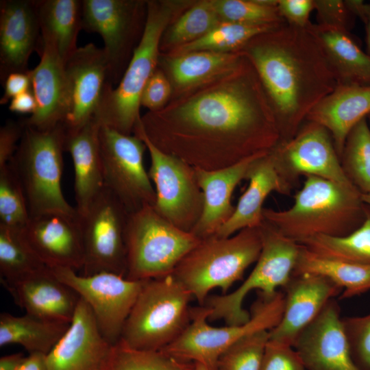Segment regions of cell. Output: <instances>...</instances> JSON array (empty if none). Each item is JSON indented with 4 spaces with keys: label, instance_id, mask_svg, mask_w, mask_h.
Masks as SVG:
<instances>
[{
    "label": "cell",
    "instance_id": "6da1fadb",
    "mask_svg": "<svg viewBox=\"0 0 370 370\" xmlns=\"http://www.w3.org/2000/svg\"><path fill=\"white\" fill-rule=\"evenodd\" d=\"M139 125L157 148L205 171L267 153L280 142L271 105L244 53L234 70L171 108L150 111Z\"/></svg>",
    "mask_w": 370,
    "mask_h": 370
},
{
    "label": "cell",
    "instance_id": "7a4b0ae2",
    "mask_svg": "<svg viewBox=\"0 0 370 370\" xmlns=\"http://www.w3.org/2000/svg\"><path fill=\"white\" fill-rule=\"evenodd\" d=\"M241 51L257 72L280 142L293 138L312 109L337 86L321 47L306 28L285 23L256 36Z\"/></svg>",
    "mask_w": 370,
    "mask_h": 370
},
{
    "label": "cell",
    "instance_id": "3957f363",
    "mask_svg": "<svg viewBox=\"0 0 370 370\" xmlns=\"http://www.w3.org/2000/svg\"><path fill=\"white\" fill-rule=\"evenodd\" d=\"M291 208L263 209V219L284 236L300 244L318 235L347 236L365 219L362 194L344 185L314 175L305 176Z\"/></svg>",
    "mask_w": 370,
    "mask_h": 370
},
{
    "label": "cell",
    "instance_id": "277c9868",
    "mask_svg": "<svg viewBox=\"0 0 370 370\" xmlns=\"http://www.w3.org/2000/svg\"><path fill=\"white\" fill-rule=\"evenodd\" d=\"M260 227L245 228L232 236L203 239L177 264L173 275L203 306L215 288L227 293L256 262L262 249Z\"/></svg>",
    "mask_w": 370,
    "mask_h": 370
},
{
    "label": "cell",
    "instance_id": "5b68a950",
    "mask_svg": "<svg viewBox=\"0 0 370 370\" xmlns=\"http://www.w3.org/2000/svg\"><path fill=\"white\" fill-rule=\"evenodd\" d=\"M64 140L62 124L47 130L25 125L9 164L23 187L30 217L49 213L79 214L65 199L61 187Z\"/></svg>",
    "mask_w": 370,
    "mask_h": 370
},
{
    "label": "cell",
    "instance_id": "8992f818",
    "mask_svg": "<svg viewBox=\"0 0 370 370\" xmlns=\"http://www.w3.org/2000/svg\"><path fill=\"white\" fill-rule=\"evenodd\" d=\"M193 297L173 275L145 280L119 341L136 349H162L189 325Z\"/></svg>",
    "mask_w": 370,
    "mask_h": 370
},
{
    "label": "cell",
    "instance_id": "52a82bcc",
    "mask_svg": "<svg viewBox=\"0 0 370 370\" xmlns=\"http://www.w3.org/2000/svg\"><path fill=\"white\" fill-rule=\"evenodd\" d=\"M147 12L140 42L116 88L108 83L95 116L102 125L131 135L140 119L143 90L156 71L158 49L173 14V7L164 3H147Z\"/></svg>",
    "mask_w": 370,
    "mask_h": 370
},
{
    "label": "cell",
    "instance_id": "ba28073f",
    "mask_svg": "<svg viewBox=\"0 0 370 370\" xmlns=\"http://www.w3.org/2000/svg\"><path fill=\"white\" fill-rule=\"evenodd\" d=\"M201 241L162 217L154 206L130 214L125 232V278L147 280L172 275L184 257Z\"/></svg>",
    "mask_w": 370,
    "mask_h": 370
},
{
    "label": "cell",
    "instance_id": "9c48e42d",
    "mask_svg": "<svg viewBox=\"0 0 370 370\" xmlns=\"http://www.w3.org/2000/svg\"><path fill=\"white\" fill-rule=\"evenodd\" d=\"M284 295L258 293L251 306L250 318L245 323L224 327L210 325V309L205 306L191 309L190 322L184 332L162 352L177 359L199 362L216 370L222 354L240 339L260 331H270L280 322L284 310Z\"/></svg>",
    "mask_w": 370,
    "mask_h": 370
},
{
    "label": "cell",
    "instance_id": "30bf717a",
    "mask_svg": "<svg viewBox=\"0 0 370 370\" xmlns=\"http://www.w3.org/2000/svg\"><path fill=\"white\" fill-rule=\"evenodd\" d=\"M260 230L262 245L255 267L235 291L207 299L206 306L210 309L208 320L223 319L227 325L245 323L249 321L250 313L243 308V303L251 291L258 290L263 295H271L290 280L301 245L264 221Z\"/></svg>",
    "mask_w": 370,
    "mask_h": 370
},
{
    "label": "cell",
    "instance_id": "8fae6325",
    "mask_svg": "<svg viewBox=\"0 0 370 370\" xmlns=\"http://www.w3.org/2000/svg\"><path fill=\"white\" fill-rule=\"evenodd\" d=\"M134 134L144 142L149 153L148 174L155 185V209L177 227L191 232L204 208V193L195 169L157 148L147 138L138 123Z\"/></svg>",
    "mask_w": 370,
    "mask_h": 370
},
{
    "label": "cell",
    "instance_id": "7c38bea8",
    "mask_svg": "<svg viewBox=\"0 0 370 370\" xmlns=\"http://www.w3.org/2000/svg\"><path fill=\"white\" fill-rule=\"evenodd\" d=\"M129 215L105 187L80 215L84 254L82 275L108 272L125 277V232Z\"/></svg>",
    "mask_w": 370,
    "mask_h": 370
},
{
    "label": "cell",
    "instance_id": "4fadbf2b",
    "mask_svg": "<svg viewBox=\"0 0 370 370\" xmlns=\"http://www.w3.org/2000/svg\"><path fill=\"white\" fill-rule=\"evenodd\" d=\"M99 143L104 187L130 213L155 206L156 194L143 164L147 149L136 135L123 134L101 125Z\"/></svg>",
    "mask_w": 370,
    "mask_h": 370
},
{
    "label": "cell",
    "instance_id": "5bb4252c",
    "mask_svg": "<svg viewBox=\"0 0 370 370\" xmlns=\"http://www.w3.org/2000/svg\"><path fill=\"white\" fill-rule=\"evenodd\" d=\"M51 270L87 302L103 337L116 344L145 280L108 272L84 275L69 268Z\"/></svg>",
    "mask_w": 370,
    "mask_h": 370
},
{
    "label": "cell",
    "instance_id": "9a60e30c",
    "mask_svg": "<svg viewBox=\"0 0 370 370\" xmlns=\"http://www.w3.org/2000/svg\"><path fill=\"white\" fill-rule=\"evenodd\" d=\"M269 153L279 176L292 188L302 175L352 185L342 169L330 133L318 123L306 121L293 138L279 142Z\"/></svg>",
    "mask_w": 370,
    "mask_h": 370
},
{
    "label": "cell",
    "instance_id": "2e32d148",
    "mask_svg": "<svg viewBox=\"0 0 370 370\" xmlns=\"http://www.w3.org/2000/svg\"><path fill=\"white\" fill-rule=\"evenodd\" d=\"M65 110L62 125L73 131L95 117L105 87L110 66L103 49L92 43L77 47L65 62Z\"/></svg>",
    "mask_w": 370,
    "mask_h": 370
},
{
    "label": "cell",
    "instance_id": "e0dca14e",
    "mask_svg": "<svg viewBox=\"0 0 370 370\" xmlns=\"http://www.w3.org/2000/svg\"><path fill=\"white\" fill-rule=\"evenodd\" d=\"M21 231L31 249L49 268L82 270L84 254L79 214L32 217Z\"/></svg>",
    "mask_w": 370,
    "mask_h": 370
},
{
    "label": "cell",
    "instance_id": "ac0fdd59",
    "mask_svg": "<svg viewBox=\"0 0 370 370\" xmlns=\"http://www.w3.org/2000/svg\"><path fill=\"white\" fill-rule=\"evenodd\" d=\"M112 345L80 297L69 328L46 356L48 370H104Z\"/></svg>",
    "mask_w": 370,
    "mask_h": 370
},
{
    "label": "cell",
    "instance_id": "d6986e66",
    "mask_svg": "<svg viewBox=\"0 0 370 370\" xmlns=\"http://www.w3.org/2000/svg\"><path fill=\"white\" fill-rule=\"evenodd\" d=\"M284 289L282 317L269 331V340L293 347L298 336L343 290L326 278L293 274Z\"/></svg>",
    "mask_w": 370,
    "mask_h": 370
},
{
    "label": "cell",
    "instance_id": "ffe728a7",
    "mask_svg": "<svg viewBox=\"0 0 370 370\" xmlns=\"http://www.w3.org/2000/svg\"><path fill=\"white\" fill-rule=\"evenodd\" d=\"M293 347L307 370H360L352 356L335 299L298 336Z\"/></svg>",
    "mask_w": 370,
    "mask_h": 370
},
{
    "label": "cell",
    "instance_id": "44dd1931",
    "mask_svg": "<svg viewBox=\"0 0 370 370\" xmlns=\"http://www.w3.org/2000/svg\"><path fill=\"white\" fill-rule=\"evenodd\" d=\"M1 79L26 73L40 32L38 1L7 0L0 3Z\"/></svg>",
    "mask_w": 370,
    "mask_h": 370
},
{
    "label": "cell",
    "instance_id": "7402d4cb",
    "mask_svg": "<svg viewBox=\"0 0 370 370\" xmlns=\"http://www.w3.org/2000/svg\"><path fill=\"white\" fill-rule=\"evenodd\" d=\"M40 62L29 70L31 90L36 102L35 112L24 122L25 126L47 130L62 124L65 110V62L56 46L40 35Z\"/></svg>",
    "mask_w": 370,
    "mask_h": 370
},
{
    "label": "cell",
    "instance_id": "603a6c76",
    "mask_svg": "<svg viewBox=\"0 0 370 370\" xmlns=\"http://www.w3.org/2000/svg\"><path fill=\"white\" fill-rule=\"evenodd\" d=\"M3 284L26 313L51 321L71 323L80 299L51 269Z\"/></svg>",
    "mask_w": 370,
    "mask_h": 370
},
{
    "label": "cell",
    "instance_id": "cb8c5ba5",
    "mask_svg": "<svg viewBox=\"0 0 370 370\" xmlns=\"http://www.w3.org/2000/svg\"><path fill=\"white\" fill-rule=\"evenodd\" d=\"M101 124L95 117L73 131H65L64 149L71 156L75 172L76 209L80 215L104 188L99 143Z\"/></svg>",
    "mask_w": 370,
    "mask_h": 370
},
{
    "label": "cell",
    "instance_id": "d4e9b609",
    "mask_svg": "<svg viewBox=\"0 0 370 370\" xmlns=\"http://www.w3.org/2000/svg\"><path fill=\"white\" fill-rule=\"evenodd\" d=\"M260 154L232 166L214 171L195 169L197 181L204 193L201 216L192 230L203 239L215 235L234 213L235 206L231 202L232 193L238 183L246 179L252 162Z\"/></svg>",
    "mask_w": 370,
    "mask_h": 370
},
{
    "label": "cell",
    "instance_id": "484cf974",
    "mask_svg": "<svg viewBox=\"0 0 370 370\" xmlns=\"http://www.w3.org/2000/svg\"><path fill=\"white\" fill-rule=\"evenodd\" d=\"M246 180L247 190L240 197L234 213L216 233L219 237L234 235L247 227H260L263 219V204L271 192L290 195L293 188L279 176L269 153L256 158L250 165Z\"/></svg>",
    "mask_w": 370,
    "mask_h": 370
},
{
    "label": "cell",
    "instance_id": "4316f807",
    "mask_svg": "<svg viewBox=\"0 0 370 370\" xmlns=\"http://www.w3.org/2000/svg\"><path fill=\"white\" fill-rule=\"evenodd\" d=\"M369 113L370 86L337 85L312 109L306 121L329 131L341 160L348 134Z\"/></svg>",
    "mask_w": 370,
    "mask_h": 370
},
{
    "label": "cell",
    "instance_id": "83f0119b",
    "mask_svg": "<svg viewBox=\"0 0 370 370\" xmlns=\"http://www.w3.org/2000/svg\"><path fill=\"white\" fill-rule=\"evenodd\" d=\"M136 8L135 3L122 0L82 1V28L102 38L110 66V83L125 49Z\"/></svg>",
    "mask_w": 370,
    "mask_h": 370
},
{
    "label": "cell",
    "instance_id": "f1b7e54d",
    "mask_svg": "<svg viewBox=\"0 0 370 370\" xmlns=\"http://www.w3.org/2000/svg\"><path fill=\"white\" fill-rule=\"evenodd\" d=\"M306 28L321 47L337 85L370 86V55L350 32L311 22Z\"/></svg>",
    "mask_w": 370,
    "mask_h": 370
},
{
    "label": "cell",
    "instance_id": "f546056e",
    "mask_svg": "<svg viewBox=\"0 0 370 370\" xmlns=\"http://www.w3.org/2000/svg\"><path fill=\"white\" fill-rule=\"evenodd\" d=\"M71 323L51 321L26 313L0 314V346L17 344L29 354H47L65 334Z\"/></svg>",
    "mask_w": 370,
    "mask_h": 370
},
{
    "label": "cell",
    "instance_id": "4dcf8cb0",
    "mask_svg": "<svg viewBox=\"0 0 370 370\" xmlns=\"http://www.w3.org/2000/svg\"><path fill=\"white\" fill-rule=\"evenodd\" d=\"M243 53L196 51L175 55L168 62L172 80L180 90L207 83L234 70Z\"/></svg>",
    "mask_w": 370,
    "mask_h": 370
},
{
    "label": "cell",
    "instance_id": "1f68e13d",
    "mask_svg": "<svg viewBox=\"0 0 370 370\" xmlns=\"http://www.w3.org/2000/svg\"><path fill=\"white\" fill-rule=\"evenodd\" d=\"M41 36L49 38L66 62L77 49V38L82 28V1H38Z\"/></svg>",
    "mask_w": 370,
    "mask_h": 370
},
{
    "label": "cell",
    "instance_id": "d6a6232c",
    "mask_svg": "<svg viewBox=\"0 0 370 370\" xmlns=\"http://www.w3.org/2000/svg\"><path fill=\"white\" fill-rule=\"evenodd\" d=\"M301 245L293 274L309 273L326 278L342 288L341 299L360 295L370 290V265L328 259Z\"/></svg>",
    "mask_w": 370,
    "mask_h": 370
},
{
    "label": "cell",
    "instance_id": "836d02e7",
    "mask_svg": "<svg viewBox=\"0 0 370 370\" xmlns=\"http://www.w3.org/2000/svg\"><path fill=\"white\" fill-rule=\"evenodd\" d=\"M365 216L362 224L347 236L318 235L300 245L328 259L370 265V206L366 204Z\"/></svg>",
    "mask_w": 370,
    "mask_h": 370
},
{
    "label": "cell",
    "instance_id": "e575fe53",
    "mask_svg": "<svg viewBox=\"0 0 370 370\" xmlns=\"http://www.w3.org/2000/svg\"><path fill=\"white\" fill-rule=\"evenodd\" d=\"M21 230L0 225V274L2 284L14 282L50 269L31 249Z\"/></svg>",
    "mask_w": 370,
    "mask_h": 370
},
{
    "label": "cell",
    "instance_id": "d590c367",
    "mask_svg": "<svg viewBox=\"0 0 370 370\" xmlns=\"http://www.w3.org/2000/svg\"><path fill=\"white\" fill-rule=\"evenodd\" d=\"M281 25H247L222 21L201 38L177 47L174 54L196 51L226 53L239 51L256 36Z\"/></svg>",
    "mask_w": 370,
    "mask_h": 370
},
{
    "label": "cell",
    "instance_id": "8d00e7d4",
    "mask_svg": "<svg viewBox=\"0 0 370 370\" xmlns=\"http://www.w3.org/2000/svg\"><path fill=\"white\" fill-rule=\"evenodd\" d=\"M342 169L362 194L370 193V127L367 118L348 134L341 157Z\"/></svg>",
    "mask_w": 370,
    "mask_h": 370
},
{
    "label": "cell",
    "instance_id": "74e56055",
    "mask_svg": "<svg viewBox=\"0 0 370 370\" xmlns=\"http://www.w3.org/2000/svg\"><path fill=\"white\" fill-rule=\"evenodd\" d=\"M194 362L183 361L161 350L133 349L119 341L113 345L104 370H193Z\"/></svg>",
    "mask_w": 370,
    "mask_h": 370
},
{
    "label": "cell",
    "instance_id": "f35d334b",
    "mask_svg": "<svg viewBox=\"0 0 370 370\" xmlns=\"http://www.w3.org/2000/svg\"><path fill=\"white\" fill-rule=\"evenodd\" d=\"M212 2L222 21L270 25L286 23L278 12V0H215Z\"/></svg>",
    "mask_w": 370,
    "mask_h": 370
},
{
    "label": "cell",
    "instance_id": "ab89813d",
    "mask_svg": "<svg viewBox=\"0 0 370 370\" xmlns=\"http://www.w3.org/2000/svg\"><path fill=\"white\" fill-rule=\"evenodd\" d=\"M222 21L212 1H204L186 11L170 28L168 44L179 47L205 36Z\"/></svg>",
    "mask_w": 370,
    "mask_h": 370
},
{
    "label": "cell",
    "instance_id": "60d3db41",
    "mask_svg": "<svg viewBox=\"0 0 370 370\" xmlns=\"http://www.w3.org/2000/svg\"><path fill=\"white\" fill-rule=\"evenodd\" d=\"M30 214L21 184L10 164L0 168V225L23 229Z\"/></svg>",
    "mask_w": 370,
    "mask_h": 370
},
{
    "label": "cell",
    "instance_id": "b9f144b4",
    "mask_svg": "<svg viewBox=\"0 0 370 370\" xmlns=\"http://www.w3.org/2000/svg\"><path fill=\"white\" fill-rule=\"evenodd\" d=\"M269 339L265 330L240 339L222 354L216 370H259Z\"/></svg>",
    "mask_w": 370,
    "mask_h": 370
},
{
    "label": "cell",
    "instance_id": "7bdbcfd3",
    "mask_svg": "<svg viewBox=\"0 0 370 370\" xmlns=\"http://www.w3.org/2000/svg\"><path fill=\"white\" fill-rule=\"evenodd\" d=\"M352 356L360 370H370V313L342 318Z\"/></svg>",
    "mask_w": 370,
    "mask_h": 370
},
{
    "label": "cell",
    "instance_id": "ee69618b",
    "mask_svg": "<svg viewBox=\"0 0 370 370\" xmlns=\"http://www.w3.org/2000/svg\"><path fill=\"white\" fill-rule=\"evenodd\" d=\"M259 370L307 369L293 346L269 339Z\"/></svg>",
    "mask_w": 370,
    "mask_h": 370
},
{
    "label": "cell",
    "instance_id": "f6af8a7d",
    "mask_svg": "<svg viewBox=\"0 0 370 370\" xmlns=\"http://www.w3.org/2000/svg\"><path fill=\"white\" fill-rule=\"evenodd\" d=\"M317 24L350 32L354 16L342 0H314Z\"/></svg>",
    "mask_w": 370,
    "mask_h": 370
},
{
    "label": "cell",
    "instance_id": "bcb514c9",
    "mask_svg": "<svg viewBox=\"0 0 370 370\" xmlns=\"http://www.w3.org/2000/svg\"><path fill=\"white\" fill-rule=\"evenodd\" d=\"M171 94V86L161 71H155L147 82L140 97V105L150 111L162 108Z\"/></svg>",
    "mask_w": 370,
    "mask_h": 370
},
{
    "label": "cell",
    "instance_id": "7dc6e473",
    "mask_svg": "<svg viewBox=\"0 0 370 370\" xmlns=\"http://www.w3.org/2000/svg\"><path fill=\"white\" fill-rule=\"evenodd\" d=\"M278 12L288 25L306 28L310 23L311 12L314 10V0H278Z\"/></svg>",
    "mask_w": 370,
    "mask_h": 370
},
{
    "label": "cell",
    "instance_id": "c3c4849f",
    "mask_svg": "<svg viewBox=\"0 0 370 370\" xmlns=\"http://www.w3.org/2000/svg\"><path fill=\"white\" fill-rule=\"evenodd\" d=\"M25 125L9 121L0 129V168L9 164L15 154Z\"/></svg>",
    "mask_w": 370,
    "mask_h": 370
},
{
    "label": "cell",
    "instance_id": "681fc988",
    "mask_svg": "<svg viewBox=\"0 0 370 370\" xmlns=\"http://www.w3.org/2000/svg\"><path fill=\"white\" fill-rule=\"evenodd\" d=\"M4 82V92L0 100L1 104H5L16 96L31 90L29 71L26 73H12Z\"/></svg>",
    "mask_w": 370,
    "mask_h": 370
},
{
    "label": "cell",
    "instance_id": "f907efd6",
    "mask_svg": "<svg viewBox=\"0 0 370 370\" xmlns=\"http://www.w3.org/2000/svg\"><path fill=\"white\" fill-rule=\"evenodd\" d=\"M8 108L14 112L29 113L32 115L36 108V102L32 91L29 90L12 98Z\"/></svg>",
    "mask_w": 370,
    "mask_h": 370
},
{
    "label": "cell",
    "instance_id": "816d5d0a",
    "mask_svg": "<svg viewBox=\"0 0 370 370\" xmlns=\"http://www.w3.org/2000/svg\"><path fill=\"white\" fill-rule=\"evenodd\" d=\"M46 356L42 353L29 354L16 370H48Z\"/></svg>",
    "mask_w": 370,
    "mask_h": 370
},
{
    "label": "cell",
    "instance_id": "f5cc1de1",
    "mask_svg": "<svg viewBox=\"0 0 370 370\" xmlns=\"http://www.w3.org/2000/svg\"><path fill=\"white\" fill-rule=\"evenodd\" d=\"M354 14L365 25L367 52L370 55V3L360 1L356 5Z\"/></svg>",
    "mask_w": 370,
    "mask_h": 370
},
{
    "label": "cell",
    "instance_id": "db71d44e",
    "mask_svg": "<svg viewBox=\"0 0 370 370\" xmlns=\"http://www.w3.org/2000/svg\"><path fill=\"white\" fill-rule=\"evenodd\" d=\"M25 358L22 353L3 356L0 358V370H16Z\"/></svg>",
    "mask_w": 370,
    "mask_h": 370
},
{
    "label": "cell",
    "instance_id": "11a10c76",
    "mask_svg": "<svg viewBox=\"0 0 370 370\" xmlns=\"http://www.w3.org/2000/svg\"><path fill=\"white\" fill-rule=\"evenodd\" d=\"M193 370H210V369L201 363L194 362Z\"/></svg>",
    "mask_w": 370,
    "mask_h": 370
},
{
    "label": "cell",
    "instance_id": "9f6ffc18",
    "mask_svg": "<svg viewBox=\"0 0 370 370\" xmlns=\"http://www.w3.org/2000/svg\"><path fill=\"white\" fill-rule=\"evenodd\" d=\"M362 199L364 203L370 206V193L362 195Z\"/></svg>",
    "mask_w": 370,
    "mask_h": 370
},
{
    "label": "cell",
    "instance_id": "6f0895ef",
    "mask_svg": "<svg viewBox=\"0 0 370 370\" xmlns=\"http://www.w3.org/2000/svg\"><path fill=\"white\" fill-rule=\"evenodd\" d=\"M367 122H368L369 126V127H370V113L367 115Z\"/></svg>",
    "mask_w": 370,
    "mask_h": 370
}]
</instances>
